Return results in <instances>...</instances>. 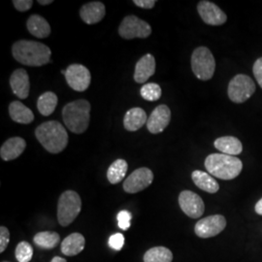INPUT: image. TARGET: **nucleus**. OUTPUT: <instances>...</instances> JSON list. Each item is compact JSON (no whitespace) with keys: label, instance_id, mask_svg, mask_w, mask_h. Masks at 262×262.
Segmentation results:
<instances>
[{"label":"nucleus","instance_id":"obj_37","mask_svg":"<svg viewBox=\"0 0 262 262\" xmlns=\"http://www.w3.org/2000/svg\"><path fill=\"white\" fill-rule=\"evenodd\" d=\"M254 210H255L256 214L262 215V198L261 199H259V200H258V202L255 204Z\"/></svg>","mask_w":262,"mask_h":262},{"label":"nucleus","instance_id":"obj_10","mask_svg":"<svg viewBox=\"0 0 262 262\" xmlns=\"http://www.w3.org/2000/svg\"><path fill=\"white\" fill-rule=\"evenodd\" d=\"M154 174L147 167L136 169L123 183V189L127 193H137L151 185Z\"/></svg>","mask_w":262,"mask_h":262},{"label":"nucleus","instance_id":"obj_38","mask_svg":"<svg viewBox=\"0 0 262 262\" xmlns=\"http://www.w3.org/2000/svg\"><path fill=\"white\" fill-rule=\"evenodd\" d=\"M51 262H67L66 261V258H62V257H60V256H55Z\"/></svg>","mask_w":262,"mask_h":262},{"label":"nucleus","instance_id":"obj_4","mask_svg":"<svg viewBox=\"0 0 262 262\" xmlns=\"http://www.w3.org/2000/svg\"><path fill=\"white\" fill-rule=\"evenodd\" d=\"M62 118L69 130L76 134H82L90 124L91 104L84 99L66 104L62 110Z\"/></svg>","mask_w":262,"mask_h":262},{"label":"nucleus","instance_id":"obj_15","mask_svg":"<svg viewBox=\"0 0 262 262\" xmlns=\"http://www.w3.org/2000/svg\"><path fill=\"white\" fill-rule=\"evenodd\" d=\"M10 85L13 93L20 99H26L29 95L30 83L28 72L25 69L15 70L10 77Z\"/></svg>","mask_w":262,"mask_h":262},{"label":"nucleus","instance_id":"obj_13","mask_svg":"<svg viewBox=\"0 0 262 262\" xmlns=\"http://www.w3.org/2000/svg\"><path fill=\"white\" fill-rule=\"evenodd\" d=\"M198 13L203 21L210 26H222L226 23L227 17L219 6L214 3L203 0L197 5Z\"/></svg>","mask_w":262,"mask_h":262},{"label":"nucleus","instance_id":"obj_40","mask_svg":"<svg viewBox=\"0 0 262 262\" xmlns=\"http://www.w3.org/2000/svg\"><path fill=\"white\" fill-rule=\"evenodd\" d=\"M2 262H8V261H2Z\"/></svg>","mask_w":262,"mask_h":262},{"label":"nucleus","instance_id":"obj_17","mask_svg":"<svg viewBox=\"0 0 262 262\" xmlns=\"http://www.w3.org/2000/svg\"><path fill=\"white\" fill-rule=\"evenodd\" d=\"M105 5L99 1L89 2L80 10L81 18L88 25H94L101 21L105 17Z\"/></svg>","mask_w":262,"mask_h":262},{"label":"nucleus","instance_id":"obj_32","mask_svg":"<svg viewBox=\"0 0 262 262\" xmlns=\"http://www.w3.org/2000/svg\"><path fill=\"white\" fill-rule=\"evenodd\" d=\"M108 244H109V246L112 248L113 250L121 251L122 247H123V245H124V237L121 233H116V234L112 235L109 238Z\"/></svg>","mask_w":262,"mask_h":262},{"label":"nucleus","instance_id":"obj_19","mask_svg":"<svg viewBox=\"0 0 262 262\" xmlns=\"http://www.w3.org/2000/svg\"><path fill=\"white\" fill-rule=\"evenodd\" d=\"M84 236L76 232L66 237L60 245V250L66 256H74L84 250Z\"/></svg>","mask_w":262,"mask_h":262},{"label":"nucleus","instance_id":"obj_20","mask_svg":"<svg viewBox=\"0 0 262 262\" xmlns=\"http://www.w3.org/2000/svg\"><path fill=\"white\" fill-rule=\"evenodd\" d=\"M148 118L146 112L141 108H132L128 110L123 119V126L126 130L136 131L147 123Z\"/></svg>","mask_w":262,"mask_h":262},{"label":"nucleus","instance_id":"obj_21","mask_svg":"<svg viewBox=\"0 0 262 262\" xmlns=\"http://www.w3.org/2000/svg\"><path fill=\"white\" fill-rule=\"evenodd\" d=\"M216 150L222 151V154L228 156H238L243 150V145L241 141L233 136H225L217 138L214 143Z\"/></svg>","mask_w":262,"mask_h":262},{"label":"nucleus","instance_id":"obj_30","mask_svg":"<svg viewBox=\"0 0 262 262\" xmlns=\"http://www.w3.org/2000/svg\"><path fill=\"white\" fill-rule=\"evenodd\" d=\"M15 255L19 262H29L33 256V248L26 241L19 242L16 248Z\"/></svg>","mask_w":262,"mask_h":262},{"label":"nucleus","instance_id":"obj_2","mask_svg":"<svg viewBox=\"0 0 262 262\" xmlns=\"http://www.w3.org/2000/svg\"><path fill=\"white\" fill-rule=\"evenodd\" d=\"M35 136L40 144L51 152L59 154L68 144V134L63 125L56 121L43 122L35 130Z\"/></svg>","mask_w":262,"mask_h":262},{"label":"nucleus","instance_id":"obj_34","mask_svg":"<svg viewBox=\"0 0 262 262\" xmlns=\"http://www.w3.org/2000/svg\"><path fill=\"white\" fill-rule=\"evenodd\" d=\"M253 75L262 89V57H259L253 66Z\"/></svg>","mask_w":262,"mask_h":262},{"label":"nucleus","instance_id":"obj_11","mask_svg":"<svg viewBox=\"0 0 262 262\" xmlns=\"http://www.w3.org/2000/svg\"><path fill=\"white\" fill-rule=\"evenodd\" d=\"M225 226L226 220L224 215H210L197 222L194 231L198 237L206 239L223 232Z\"/></svg>","mask_w":262,"mask_h":262},{"label":"nucleus","instance_id":"obj_33","mask_svg":"<svg viewBox=\"0 0 262 262\" xmlns=\"http://www.w3.org/2000/svg\"><path fill=\"white\" fill-rule=\"evenodd\" d=\"M10 241L9 230L7 227L5 226H1L0 227V253H3Z\"/></svg>","mask_w":262,"mask_h":262},{"label":"nucleus","instance_id":"obj_36","mask_svg":"<svg viewBox=\"0 0 262 262\" xmlns=\"http://www.w3.org/2000/svg\"><path fill=\"white\" fill-rule=\"evenodd\" d=\"M133 3L143 9H151L155 7L157 1L155 0H134Z\"/></svg>","mask_w":262,"mask_h":262},{"label":"nucleus","instance_id":"obj_31","mask_svg":"<svg viewBox=\"0 0 262 262\" xmlns=\"http://www.w3.org/2000/svg\"><path fill=\"white\" fill-rule=\"evenodd\" d=\"M118 223H119V226L122 230H127L130 227V221L132 219V215L128 211H121L118 214Z\"/></svg>","mask_w":262,"mask_h":262},{"label":"nucleus","instance_id":"obj_9","mask_svg":"<svg viewBox=\"0 0 262 262\" xmlns=\"http://www.w3.org/2000/svg\"><path fill=\"white\" fill-rule=\"evenodd\" d=\"M64 76L67 84L76 92H84L91 84V72L85 66L82 64L68 66Z\"/></svg>","mask_w":262,"mask_h":262},{"label":"nucleus","instance_id":"obj_6","mask_svg":"<svg viewBox=\"0 0 262 262\" xmlns=\"http://www.w3.org/2000/svg\"><path fill=\"white\" fill-rule=\"evenodd\" d=\"M191 69L199 80L212 79L215 70V57L208 48L199 47L194 50L191 56Z\"/></svg>","mask_w":262,"mask_h":262},{"label":"nucleus","instance_id":"obj_14","mask_svg":"<svg viewBox=\"0 0 262 262\" xmlns=\"http://www.w3.org/2000/svg\"><path fill=\"white\" fill-rule=\"evenodd\" d=\"M171 121V111L166 105L162 104L158 106L147 122V128L152 134H159L168 126Z\"/></svg>","mask_w":262,"mask_h":262},{"label":"nucleus","instance_id":"obj_3","mask_svg":"<svg viewBox=\"0 0 262 262\" xmlns=\"http://www.w3.org/2000/svg\"><path fill=\"white\" fill-rule=\"evenodd\" d=\"M207 171L221 180H233L243 169V163L233 156L225 154H212L205 159Z\"/></svg>","mask_w":262,"mask_h":262},{"label":"nucleus","instance_id":"obj_25","mask_svg":"<svg viewBox=\"0 0 262 262\" xmlns=\"http://www.w3.org/2000/svg\"><path fill=\"white\" fill-rule=\"evenodd\" d=\"M127 162L124 159H117L114 161L107 171V179L112 184L121 183L127 172Z\"/></svg>","mask_w":262,"mask_h":262},{"label":"nucleus","instance_id":"obj_35","mask_svg":"<svg viewBox=\"0 0 262 262\" xmlns=\"http://www.w3.org/2000/svg\"><path fill=\"white\" fill-rule=\"evenodd\" d=\"M13 4L15 8L19 12H26L32 7L33 1L32 0H13Z\"/></svg>","mask_w":262,"mask_h":262},{"label":"nucleus","instance_id":"obj_18","mask_svg":"<svg viewBox=\"0 0 262 262\" xmlns=\"http://www.w3.org/2000/svg\"><path fill=\"white\" fill-rule=\"evenodd\" d=\"M27 147L26 140L20 137H13L6 141L0 149V157L5 161L19 158Z\"/></svg>","mask_w":262,"mask_h":262},{"label":"nucleus","instance_id":"obj_7","mask_svg":"<svg viewBox=\"0 0 262 262\" xmlns=\"http://www.w3.org/2000/svg\"><path fill=\"white\" fill-rule=\"evenodd\" d=\"M255 92V84L249 76L238 74L229 82L227 94L234 103H243Z\"/></svg>","mask_w":262,"mask_h":262},{"label":"nucleus","instance_id":"obj_8","mask_svg":"<svg viewBox=\"0 0 262 262\" xmlns=\"http://www.w3.org/2000/svg\"><path fill=\"white\" fill-rule=\"evenodd\" d=\"M119 34L126 40L133 38H147L151 34V28L147 21L131 15L122 19L119 28Z\"/></svg>","mask_w":262,"mask_h":262},{"label":"nucleus","instance_id":"obj_16","mask_svg":"<svg viewBox=\"0 0 262 262\" xmlns=\"http://www.w3.org/2000/svg\"><path fill=\"white\" fill-rule=\"evenodd\" d=\"M156 72V59L152 55L142 56L135 66L134 80L138 84H144Z\"/></svg>","mask_w":262,"mask_h":262},{"label":"nucleus","instance_id":"obj_23","mask_svg":"<svg viewBox=\"0 0 262 262\" xmlns=\"http://www.w3.org/2000/svg\"><path fill=\"white\" fill-rule=\"evenodd\" d=\"M10 118L14 122L28 124L34 121V115L26 105L19 101H13L9 105Z\"/></svg>","mask_w":262,"mask_h":262},{"label":"nucleus","instance_id":"obj_24","mask_svg":"<svg viewBox=\"0 0 262 262\" xmlns=\"http://www.w3.org/2000/svg\"><path fill=\"white\" fill-rule=\"evenodd\" d=\"M191 178L197 187L206 192L215 193L220 189V185L217 184V182L206 172L195 170L192 172Z\"/></svg>","mask_w":262,"mask_h":262},{"label":"nucleus","instance_id":"obj_12","mask_svg":"<svg viewBox=\"0 0 262 262\" xmlns=\"http://www.w3.org/2000/svg\"><path fill=\"white\" fill-rule=\"evenodd\" d=\"M182 211L191 219H198L204 214L205 205L202 198L193 191L183 190L179 195Z\"/></svg>","mask_w":262,"mask_h":262},{"label":"nucleus","instance_id":"obj_26","mask_svg":"<svg viewBox=\"0 0 262 262\" xmlns=\"http://www.w3.org/2000/svg\"><path fill=\"white\" fill-rule=\"evenodd\" d=\"M60 241L59 234L54 231L38 232L33 238V242L36 246L44 250H51L56 248Z\"/></svg>","mask_w":262,"mask_h":262},{"label":"nucleus","instance_id":"obj_1","mask_svg":"<svg viewBox=\"0 0 262 262\" xmlns=\"http://www.w3.org/2000/svg\"><path fill=\"white\" fill-rule=\"evenodd\" d=\"M14 58L21 64L28 66H45L51 61V49L43 43L19 40L12 47Z\"/></svg>","mask_w":262,"mask_h":262},{"label":"nucleus","instance_id":"obj_27","mask_svg":"<svg viewBox=\"0 0 262 262\" xmlns=\"http://www.w3.org/2000/svg\"><path fill=\"white\" fill-rule=\"evenodd\" d=\"M173 253L165 247H154L144 254V262H172Z\"/></svg>","mask_w":262,"mask_h":262},{"label":"nucleus","instance_id":"obj_22","mask_svg":"<svg viewBox=\"0 0 262 262\" xmlns=\"http://www.w3.org/2000/svg\"><path fill=\"white\" fill-rule=\"evenodd\" d=\"M28 31L35 37L47 38L51 34V27L46 19L39 15H31L27 23Z\"/></svg>","mask_w":262,"mask_h":262},{"label":"nucleus","instance_id":"obj_39","mask_svg":"<svg viewBox=\"0 0 262 262\" xmlns=\"http://www.w3.org/2000/svg\"><path fill=\"white\" fill-rule=\"evenodd\" d=\"M38 3L41 5H48L53 3V0H38Z\"/></svg>","mask_w":262,"mask_h":262},{"label":"nucleus","instance_id":"obj_29","mask_svg":"<svg viewBox=\"0 0 262 262\" xmlns=\"http://www.w3.org/2000/svg\"><path fill=\"white\" fill-rule=\"evenodd\" d=\"M141 96L148 101H157L161 97V88L155 83L145 84L140 91Z\"/></svg>","mask_w":262,"mask_h":262},{"label":"nucleus","instance_id":"obj_28","mask_svg":"<svg viewBox=\"0 0 262 262\" xmlns=\"http://www.w3.org/2000/svg\"><path fill=\"white\" fill-rule=\"evenodd\" d=\"M57 105V96L52 92H47L38 98V111L41 115L47 117L55 112Z\"/></svg>","mask_w":262,"mask_h":262},{"label":"nucleus","instance_id":"obj_5","mask_svg":"<svg viewBox=\"0 0 262 262\" xmlns=\"http://www.w3.org/2000/svg\"><path fill=\"white\" fill-rule=\"evenodd\" d=\"M82 209L80 195L73 190H66L58 199L57 221L61 226L71 225Z\"/></svg>","mask_w":262,"mask_h":262}]
</instances>
